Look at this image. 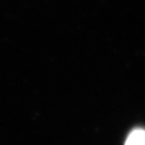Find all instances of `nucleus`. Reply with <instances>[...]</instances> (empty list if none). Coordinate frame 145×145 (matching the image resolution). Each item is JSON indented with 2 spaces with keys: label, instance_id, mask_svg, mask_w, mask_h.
Listing matches in <instances>:
<instances>
[{
  "label": "nucleus",
  "instance_id": "obj_1",
  "mask_svg": "<svg viewBox=\"0 0 145 145\" xmlns=\"http://www.w3.org/2000/svg\"><path fill=\"white\" fill-rule=\"evenodd\" d=\"M125 145H145V131L134 129L126 139Z\"/></svg>",
  "mask_w": 145,
  "mask_h": 145
}]
</instances>
